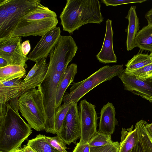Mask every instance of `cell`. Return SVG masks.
<instances>
[{"instance_id":"cell-1","label":"cell","mask_w":152,"mask_h":152,"mask_svg":"<svg viewBox=\"0 0 152 152\" xmlns=\"http://www.w3.org/2000/svg\"><path fill=\"white\" fill-rule=\"evenodd\" d=\"M19 98L0 104V151L11 152L19 148L32 132L19 114Z\"/></svg>"},{"instance_id":"cell-2","label":"cell","mask_w":152,"mask_h":152,"mask_svg":"<svg viewBox=\"0 0 152 152\" xmlns=\"http://www.w3.org/2000/svg\"><path fill=\"white\" fill-rule=\"evenodd\" d=\"M59 17L63 30L70 34L84 25L100 24L104 19L98 0H67Z\"/></svg>"},{"instance_id":"cell-3","label":"cell","mask_w":152,"mask_h":152,"mask_svg":"<svg viewBox=\"0 0 152 152\" xmlns=\"http://www.w3.org/2000/svg\"><path fill=\"white\" fill-rule=\"evenodd\" d=\"M58 23L56 13L40 2L20 20L9 37H42L56 27Z\"/></svg>"},{"instance_id":"cell-4","label":"cell","mask_w":152,"mask_h":152,"mask_svg":"<svg viewBox=\"0 0 152 152\" xmlns=\"http://www.w3.org/2000/svg\"><path fill=\"white\" fill-rule=\"evenodd\" d=\"M40 85L30 89L18 98L19 111L30 127L38 131L45 130L47 116Z\"/></svg>"},{"instance_id":"cell-5","label":"cell","mask_w":152,"mask_h":152,"mask_svg":"<svg viewBox=\"0 0 152 152\" xmlns=\"http://www.w3.org/2000/svg\"><path fill=\"white\" fill-rule=\"evenodd\" d=\"M124 70L123 65L103 66L84 80L72 83L69 93L64 94L62 100L63 103L78 102L88 92L101 83L110 80L118 76Z\"/></svg>"},{"instance_id":"cell-6","label":"cell","mask_w":152,"mask_h":152,"mask_svg":"<svg viewBox=\"0 0 152 152\" xmlns=\"http://www.w3.org/2000/svg\"><path fill=\"white\" fill-rule=\"evenodd\" d=\"M40 2L39 0H0V39L9 37L20 20Z\"/></svg>"},{"instance_id":"cell-7","label":"cell","mask_w":152,"mask_h":152,"mask_svg":"<svg viewBox=\"0 0 152 152\" xmlns=\"http://www.w3.org/2000/svg\"><path fill=\"white\" fill-rule=\"evenodd\" d=\"M63 74L48 70L45 77L40 86L43 94L44 104L47 116L45 132L56 134L54 127V119L57 108L56 96L57 86Z\"/></svg>"},{"instance_id":"cell-8","label":"cell","mask_w":152,"mask_h":152,"mask_svg":"<svg viewBox=\"0 0 152 152\" xmlns=\"http://www.w3.org/2000/svg\"><path fill=\"white\" fill-rule=\"evenodd\" d=\"M78 49L70 36H62L51 51L48 70L63 74L74 57Z\"/></svg>"},{"instance_id":"cell-9","label":"cell","mask_w":152,"mask_h":152,"mask_svg":"<svg viewBox=\"0 0 152 152\" xmlns=\"http://www.w3.org/2000/svg\"><path fill=\"white\" fill-rule=\"evenodd\" d=\"M38 68L35 74L26 80H22L19 83L12 86H0V103L3 104L13 98L19 97L28 90L38 87L44 79L48 69L49 63L45 58L37 62Z\"/></svg>"},{"instance_id":"cell-10","label":"cell","mask_w":152,"mask_h":152,"mask_svg":"<svg viewBox=\"0 0 152 152\" xmlns=\"http://www.w3.org/2000/svg\"><path fill=\"white\" fill-rule=\"evenodd\" d=\"M81 126V136L79 144L88 143L97 132L98 117L94 105L86 99L81 101L79 112Z\"/></svg>"},{"instance_id":"cell-11","label":"cell","mask_w":152,"mask_h":152,"mask_svg":"<svg viewBox=\"0 0 152 152\" xmlns=\"http://www.w3.org/2000/svg\"><path fill=\"white\" fill-rule=\"evenodd\" d=\"M21 37H9L0 39V57L6 60L9 65H21L26 68L28 60L21 49Z\"/></svg>"},{"instance_id":"cell-12","label":"cell","mask_w":152,"mask_h":152,"mask_svg":"<svg viewBox=\"0 0 152 152\" xmlns=\"http://www.w3.org/2000/svg\"><path fill=\"white\" fill-rule=\"evenodd\" d=\"M81 126L77 103H72L60 132L57 135L64 143L69 145L81 136Z\"/></svg>"},{"instance_id":"cell-13","label":"cell","mask_w":152,"mask_h":152,"mask_svg":"<svg viewBox=\"0 0 152 152\" xmlns=\"http://www.w3.org/2000/svg\"><path fill=\"white\" fill-rule=\"evenodd\" d=\"M61 32L60 28L56 27L42 36L27 56L28 59L37 63L47 58L57 43Z\"/></svg>"},{"instance_id":"cell-14","label":"cell","mask_w":152,"mask_h":152,"mask_svg":"<svg viewBox=\"0 0 152 152\" xmlns=\"http://www.w3.org/2000/svg\"><path fill=\"white\" fill-rule=\"evenodd\" d=\"M118 77L122 82L125 90L152 103V77L138 80L124 71Z\"/></svg>"},{"instance_id":"cell-15","label":"cell","mask_w":152,"mask_h":152,"mask_svg":"<svg viewBox=\"0 0 152 152\" xmlns=\"http://www.w3.org/2000/svg\"><path fill=\"white\" fill-rule=\"evenodd\" d=\"M113 34L112 21L108 19L106 21V30L103 44L100 51L96 56L97 59L102 63L105 64L117 62L113 48Z\"/></svg>"},{"instance_id":"cell-16","label":"cell","mask_w":152,"mask_h":152,"mask_svg":"<svg viewBox=\"0 0 152 152\" xmlns=\"http://www.w3.org/2000/svg\"><path fill=\"white\" fill-rule=\"evenodd\" d=\"M115 113V107L112 103L108 102L103 105L100 112L98 132L110 135L113 133L115 126L118 125Z\"/></svg>"},{"instance_id":"cell-17","label":"cell","mask_w":152,"mask_h":152,"mask_svg":"<svg viewBox=\"0 0 152 152\" xmlns=\"http://www.w3.org/2000/svg\"><path fill=\"white\" fill-rule=\"evenodd\" d=\"M77 72V65L72 63L69 65L63 73L58 83L56 96L57 109L61 105L66 91L73 80Z\"/></svg>"},{"instance_id":"cell-18","label":"cell","mask_w":152,"mask_h":152,"mask_svg":"<svg viewBox=\"0 0 152 152\" xmlns=\"http://www.w3.org/2000/svg\"><path fill=\"white\" fill-rule=\"evenodd\" d=\"M126 18L128 20V25L125 31L127 33L126 46L128 51L136 47L135 38L139 28V19L136 12V7L132 6Z\"/></svg>"},{"instance_id":"cell-19","label":"cell","mask_w":152,"mask_h":152,"mask_svg":"<svg viewBox=\"0 0 152 152\" xmlns=\"http://www.w3.org/2000/svg\"><path fill=\"white\" fill-rule=\"evenodd\" d=\"M121 141L118 152H131L133 147L139 140V136L137 126L133 125L126 129L122 128L121 131Z\"/></svg>"},{"instance_id":"cell-20","label":"cell","mask_w":152,"mask_h":152,"mask_svg":"<svg viewBox=\"0 0 152 152\" xmlns=\"http://www.w3.org/2000/svg\"><path fill=\"white\" fill-rule=\"evenodd\" d=\"M26 68L21 65H9L0 68V82L7 81L26 76Z\"/></svg>"},{"instance_id":"cell-21","label":"cell","mask_w":152,"mask_h":152,"mask_svg":"<svg viewBox=\"0 0 152 152\" xmlns=\"http://www.w3.org/2000/svg\"><path fill=\"white\" fill-rule=\"evenodd\" d=\"M135 42L136 47L152 52V26L148 25L138 31Z\"/></svg>"},{"instance_id":"cell-22","label":"cell","mask_w":152,"mask_h":152,"mask_svg":"<svg viewBox=\"0 0 152 152\" xmlns=\"http://www.w3.org/2000/svg\"><path fill=\"white\" fill-rule=\"evenodd\" d=\"M152 63V57L147 54L139 53L134 55L126 64L124 72L127 73L141 69Z\"/></svg>"},{"instance_id":"cell-23","label":"cell","mask_w":152,"mask_h":152,"mask_svg":"<svg viewBox=\"0 0 152 152\" xmlns=\"http://www.w3.org/2000/svg\"><path fill=\"white\" fill-rule=\"evenodd\" d=\"M27 145L31 147L35 152H60L46 140L45 135L41 134L29 140Z\"/></svg>"},{"instance_id":"cell-24","label":"cell","mask_w":152,"mask_h":152,"mask_svg":"<svg viewBox=\"0 0 152 152\" xmlns=\"http://www.w3.org/2000/svg\"><path fill=\"white\" fill-rule=\"evenodd\" d=\"M146 122L142 119L136 124L144 152H152V141L145 128Z\"/></svg>"},{"instance_id":"cell-25","label":"cell","mask_w":152,"mask_h":152,"mask_svg":"<svg viewBox=\"0 0 152 152\" xmlns=\"http://www.w3.org/2000/svg\"><path fill=\"white\" fill-rule=\"evenodd\" d=\"M72 102L63 103L56 111L54 119L55 129L57 135L60 132L66 115Z\"/></svg>"},{"instance_id":"cell-26","label":"cell","mask_w":152,"mask_h":152,"mask_svg":"<svg viewBox=\"0 0 152 152\" xmlns=\"http://www.w3.org/2000/svg\"><path fill=\"white\" fill-rule=\"evenodd\" d=\"M113 142L111 135L103 134L97 131L88 143L91 147H93L109 145Z\"/></svg>"},{"instance_id":"cell-27","label":"cell","mask_w":152,"mask_h":152,"mask_svg":"<svg viewBox=\"0 0 152 152\" xmlns=\"http://www.w3.org/2000/svg\"><path fill=\"white\" fill-rule=\"evenodd\" d=\"M125 73L134 76L138 80H143L152 77V63L139 69Z\"/></svg>"},{"instance_id":"cell-28","label":"cell","mask_w":152,"mask_h":152,"mask_svg":"<svg viewBox=\"0 0 152 152\" xmlns=\"http://www.w3.org/2000/svg\"><path fill=\"white\" fill-rule=\"evenodd\" d=\"M120 143L114 142L109 145L97 147H91L90 152H118Z\"/></svg>"},{"instance_id":"cell-29","label":"cell","mask_w":152,"mask_h":152,"mask_svg":"<svg viewBox=\"0 0 152 152\" xmlns=\"http://www.w3.org/2000/svg\"><path fill=\"white\" fill-rule=\"evenodd\" d=\"M46 140L52 146L60 152H68L66 150L67 148L62 140L57 135L53 137L46 136Z\"/></svg>"},{"instance_id":"cell-30","label":"cell","mask_w":152,"mask_h":152,"mask_svg":"<svg viewBox=\"0 0 152 152\" xmlns=\"http://www.w3.org/2000/svg\"><path fill=\"white\" fill-rule=\"evenodd\" d=\"M145 0H102L101 2L106 6H115L120 5L135 3H142Z\"/></svg>"},{"instance_id":"cell-31","label":"cell","mask_w":152,"mask_h":152,"mask_svg":"<svg viewBox=\"0 0 152 152\" xmlns=\"http://www.w3.org/2000/svg\"><path fill=\"white\" fill-rule=\"evenodd\" d=\"M90 148L88 143L82 145L77 143L72 152H90Z\"/></svg>"},{"instance_id":"cell-32","label":"cell","mask_w":152,"mask_h":152,"mask_svg":"<svg viewBox=\"0 0 152 152\" xmlns=\"http://www.w3.org/2000/svg\"><path fill=\"white\" fill-rule=\"evenodd\" d=\"M31 48V45L29 40H26L22 43V51L23 55L24 56H27V55L29 52Z\"/></svg>"},{"instance_id":"cell-33","label":"cell","mask_w":152,"mask_h":152,"mask_svg":"<svg viewBox=\"0 0 152 152\" xmlns=\"http://www.w3.org/2000/svg\"><path fill=\"white\" fill-rule=\"evenodd\" d=\"M38 66V63H36L24 79V80H28L35 74L37 70Z\"/></svg>"},{"instance_id":"cell-34","label":"cell","mask_w":152,"mask_h":152,"mask_svg":"<svg viewBox=\"0 0 152 152\" xmlns=\"http://www.w3.org/2000/svg\"><path fill=\"white\" fill-rule=\"evenodd\" d=\"M131 152H144L140 137L139 141L133 147Z\"/></svg>"},{"instance_id":"cell-35","label":"cell","mask_w":152,"mask_h":152,"mask_svg":"<svg viewBox=\"0 0 152 152\" xmlns=\"http://www.w3.org/2000/svg\"><path fill=\"white\" fill-rule=\"evenodd\" d=\"M148 23V25L152 26V8L146 14L145 16Z\"/></svg>"},{"instance_id":"cell-36","label":"cell","mask_w":152,"mask_h":152,"mask_svg":"<svg viewBox=\"0 0 152 152\" xmlns=\"http://www.w3.org/2000/svg\"><path fill=\"white\" fill-rule=\"evenodd\" d=\"M145 127L146 130L150 136L151 138L152 139V123L149 124L146 122Z\"/></svg>"},{"instance_id":"cell-37","label":"cell","mask_w":152,"mask_h":152,"mask_svg":"<svg viewBox=\"0 0 152 152\" xmlns=\"http://www.w3.org/2000/svg\"><path fill=\"white\" fill-rule=\"evenodd\" d=\"M9 65L7 61L4 58L0 57V68Z\"/></svg>"},{"instance_id":"cell-38","label":"cell","mask_w":152,"mask_h":152,"mask_svg":"<svg viewBox=\"0 0 152 152\" xmlns=\"http://www.w3.org/2000/svg\"><path fill=\"white\" fill-rule=\"evenodd\" d=\"M22 149L24 152H35L31 147L27 145H24Z\"/></svg>"},{"instance_id":"cell-39","label":"cell","mask_w":152,"mask_h":152,"mask_svg":"<svg viewBox=\"0 0 152 152\" xmlns=\"http://www.w3.org/2000/svg\"><path fill=\"white\" fill-rule=\"evenodd\" d=\"M11 152H24L22 149H20L18 148V149H16L14 151H13Z\"/></svg>"},{"instance_id":"cell-40","label":"cell","mask_w":152,"mask_h":152,"mask_svg":"<svg viewBox=\"0 0 152 152\" xmlns=\"http://www.w3.org/2000/svg\"><path fill=\"white\" fill-rule=\"evenodd\" d=\"M151 56L152 57V52L151 53L150 55H149Z\"/></svg>"},{"instance_id":"cell-41","label":"cell","mask_w":152,"mask_h":152,"mask_svg":"<svg viewBox=\"0 0 152 152\" xmlns=\"http://www.w3.org/2000/svg\"><path fill=\"white\" fill-rule=\"evenodd\" d=\"M151 140H152V139L151 138Z\"/></svg>"},{"instance_id":"cell-42","label":"cell","mask_w":152,"mask_h":152,"mask_svg":"<svg viewBox=\"0 0 152 152\" xmlns=\"http://www.w3.org/2000/svg\"><path fill=\"white\" fill-rule=\"evenodd\" d=\"M0 152H3L1 151H0Z\"/></svg>"}]
</instances>
